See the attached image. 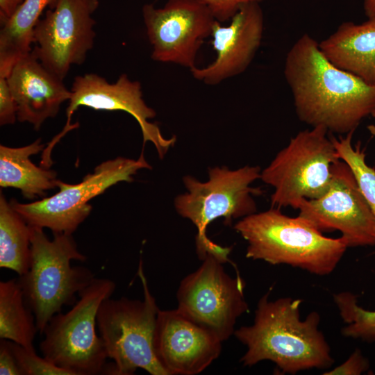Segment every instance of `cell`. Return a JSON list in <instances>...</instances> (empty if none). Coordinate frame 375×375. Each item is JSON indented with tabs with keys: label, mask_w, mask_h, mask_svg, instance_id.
Masks as SVG:
<instances>
[{
	"label": "cell",
	"mask_w": 375,
	"mask_h": 375,
	"mask_svg": "<svg viewBox=\"0 0 375 375\" xmlns=\"http://www.w3.org/2000/svg\"><path fill=\"white\" fill-rule=\"evenodd\" d=\"M284 75L298 118L312 127L344 135L375 110V85L333 65L308 34L288 52Z\"/></svg>",
	"instance_id": "cell-1"
},
{
	"label": "cell",
	"mask_w": 375,
	"mask_h": 375,
	"mask_svg": "<svg viewBox=\"0 0 375 375\" xmlns=\"http://www.w3.org/2000/svg\"><path fill=\"white\" fill-rule=\"evenodd\" d=\"M269 296L267 292L259 299L253 323L233 333L247 348L240 359L243 366L268 360L289 374L331 367L334 359L319 329V313L312 311L301 319V299L283 297L270 301Z\"/></svg>",
	"instance_id": "cell-2"
},
{
	"label": "cell",
	"mask_w": 375,
	"mask_h": 375,
	"mask_svg": "<svg viewBox=\"0 0 375 375\" xmlns=\"http://www.w3.org/2000/svg\"><path fill=\"white\" fill-rule=\"evenodd\" d=\"M233 228L247 242V258L317 276L333 272L348 248L342 238H328L301 217L287 216L276 207L242 218Z\"/></svg>",
	"instance_id": "cell-3"
},
{
	"label": "cell",
	"mask_w": 375,
	"mask_h": 375,
	"mask_svg": "<svg viewBox=\"0 0 375 375\" xmlns=\"http://www.w3.org/2000/svg\"><path fill=\"white\" fill-rule=\"evenodd\" d=\"M30 226V266L17 279L42 335L51 318L61 312L63 306H73L79 292L95 276L85 267L71 265L73 260L84 262L87 259L78 250L72 234L53 233L51 240L42 228Z\"/></svg>",
	"instance_id": "cell-4"
},
{
	"label": "cell",
	"mask_w": 375,
	"mask_h": 375,
	"mask_svg": "<svg viewBox=\"0 0 375 375\" xmlns=\"http://www.w3.org/2000/svg\"><path fill=\"white\" fill-rule=\"evenodd\" d=\"M260 172L258 166L246 165L235 170L223 166L209 168L205 182L191 176L183 177L187 192L176 197L174 206L177 212L197 229L196 251L200 260L212 256L222 263L231 262L228 256L231 248L212 242L206 230L219 217L224 218L225 225L231 226L234 219L256 212L253 196L262 192L251 184L260 178Z\"/></svg>",
	"instance_id": "cell-5"
},
{
	"label": "cell",
	"mask_w": 375,
	"mask_h": 375,
	"mask_svg": "<svg viewBox=\"0 0 375 375\" xmlns=\"http://www.w3.org/2000/svg\"><path fill=\"white\" fill-rule=\"evenodd\" d=\"M115 288L112 280L95 277L79 292L69 310L54 315L39 345L42 356L72 375L106 374L108 357L96 331L97 315L101 302L111 297Z\"/></svg>",
	"instance_id": "cell-6"
},
{
	"label": "cell",
	"mask_w": 375,
	"mask_h": 375,
	"mask_svg": "<svg viewBox=\"0 0 375 375\" xmlns=\"http://www.w3.org/2000/svg\"><path fill=\"white\" fill-rule=\"evenodd\" d=\"M138 275L144 299L108 297L100 304L97 328L108 358L114 360L110 374L131 375L142 369L151 375H168L153 348V336L159 308L144 273L142 261Z\"/></svg>",
	"instance_id": "cell-7"
},
{
	"label": "cell",
	"mask_w": 375,
	"mask_h": 375,
	"mask_svg": "<svg viewBox=\"0 0 375 375\" xmlns=\"http://www.w3.org/2000/svg\"><path fill=\"white\" fill-rule=\"evenodd\" d=\"M328 131L323 126L299 132L260 172L274 188L271 203L297 209L303 199H315L328 190L333 165L340 157Z\"/></svg>",
	"instance_id": "cell-8"
},
{
	"label": "cell",
	"mask_w": 375,
	"mask_h": 375,
	"mask_svg": "<svg viewBox=\"0 0 375 375\" xmlns=\"http://www.w3.org/2000/svg\"><path fill=\"white\" fill-rule=\"evenodd\" d=\"M144 154L138 159L117 157L97 165L76 184L57 181L55 194L29 203L10 201L13 209L30 226L49 228L53 233L72 234L92 211L89 201L117 183L132 182L141 169H151Z\"/></svg>",
	"instance_id": "cell-9"
},
{
	"label": "cell",
	"mask_w": 375,
	"mask_h": 375,
	"mask_svg": "<svg viewBox=\"0 0 375 375\" xmlns=\"http://www.w3.org/2000/svg\"><path fill=\"white\" fill-rule=\"evenodd\" d=\"M222 264L207 256L181 281L176 298L181 313L224 342L234 333L237 319L249 311V306L244 281L239 274L231 277Z\"/></svg>",
	"instance_id": "cell-10"
},
{
	"label": "cell",
	"mask_w": 375,
	"mask_h": 375,
	"mask_svg": "<svg viewBox=\"0 0 375 375\" xmlns=\"http://www.w3.org/2000/svg\"><path fill=\"white\" fill-rule=\"evenodd\" d=\"M297 210L322 233L339 231L348 247L375 245V217L353 171L341 159L333 165L326 192L302 200Z\"/></svg>",
	"instance_id": "cell-11"
},
{
	"label": "cell",
	"mask_w": 375,
	"mask_h": 375,
	"mask_svg": "<svg viewBox=\"0 0 375 375\" xmlns=\"http://www.w3.org/2000/svg\"><path fill=\"white\" fill-rule=\"evenodd\" d=\"M98 0H57L33 31L31 53L49 72L63 80L72 65H82L94 45Z\"/></svg>",
	"instance_id": "cell-12"
},
{
	"label": "cell",
	"mask_w": 375,
	"mask_h": 375,
	"mask_svg": "<svg viewBox=\"0 0 375 375\" xmlns=\"http://www.w3.org/2000/svg\"><path fill=\"white\" fill-rule=\"evenodd\" d=\"M142 12L151 58L190 70L195 67L197 53L216 21L208 7L199 0H168L160 8L145 4Z\"/></svg>",
	"instance_id": "cell-13"
},
{
	"label": "cell",
	"mask_w": 375,
	"mask_h": 375,
	"mask_svg": "<svg viewBox=\"0 0 375 375\" xmlns=\"http://www.w3.org/2000/svg\"><path fill=\"white\" fill-rule=\"evenodd\" d=\"M71 92L67 122L60 131L64 136L78 127V123L71 124L73 113L78 107L86 106L96 110H120L132 115L140 127L144 144L151 142L161 159L176 142L175 137L165 138L159 127L149 121L156 112L144 101L140 83L131 81L126 74H121L114 83L94 73L76 76Z\"/></svg>",
	"instance_id": "cell-14"
},
{
	"label": "cell",
	"mask_w": 375,
	"mask_h": 375,
	"mask_svg": "<svg viewBox=\"0 0 375 375\" xmlns=\"http://www.w3.org/2000/svg\"><path fill=\"white\" fill-rule=\"evenodd\" d=\"M222 341L177 308L159 310L153 336L156 356L168 375H195L220 355Z\"/></svg>",
	"instance_id": "cell-15"
},
{
	"label": "cell",
	"mask_w": 375,
	"mask_h": 375,
	"mask_svg": "<svg viewBox=\"0 0 375 375\" xmlns=\"http://www.w3.org/2000/svg\"><path fill=\"white\" fill-rule=\"evenodd\" d=\"M228 25L215 21L211 44L216 58L208 65L190 69L192 76L208 85L243 73L261 44L264 30L262 10L257 2L244 4Z\"/></svg>",
	"instance_id": "cell-16"
},
{
	"label": "cell",
	"mask_w": 375,
	"mask_h": 375,
	"mask_svg": "<svg viewBox=\"0 0 375 375\" xmlns=\"http://www.w3.org/2000/svg\"><path fill=\"white\" fill-rule=\"evenodd\" d=\"M17 107V120L40 129L58 113L60 106L72 96L60 79L31 53L20 59L7 78Z\"/></svg>",
	"instance_id": "cell-17"
},
{
	"label": "cell",
	"mask_w": 375,
	"mask_h": 375,
	"mask_svg": "<svg viewBox=\"0 0 375 375\" xmlns=\"http://www.w3.org/2000/svg\"><path fill=\"white\" fill-rule=\"evenodd\" d=\"M319 47L333 65L375 85V17L341 24Z\"/></svg>",
	"instance_id": "cell-18"
},
{
	"label": "cell",
	"mask_w": 375,
	"mask_h": 375,
	"mask_svg": "<svg viewBox=\"0 0 375 375\" xmlns=\"http://www.w3.org/2000/svg\"><path fill=\"white\" fill-rule=\"evenodd\" d=\"M44 149L41 138L21 147L1 144L0 186L18 189L29 199L44 197L46 191L56 188V172L37 166L30 158Z\"/></svg>",
	"instance_id": "cell-19"
},
{
	"label": "cell",
	"mask_w": 375,
	"mask_h": 375,
	"mask_svg": "<svg viewBox=\"0 0 375 375\" xmlns=\"http://www.w3.org/2000/svg\"><path fill=\"white\" fill-rule=\"evenodd\" d=\"M57 0H24L0 32V77L8 78L16 63L32 51L34 28L43 10Z\"/></svg>",
	"instance_id": "cell-20"
},
{
	"label": "cell",
	"mask_w": 375,
	"mask_h": 375,
	"mask_svg": "<svg viewBox=\"0 0 375 375\" xmlns=\"http://www.w3.org/2000/svg\"><path fill=\"white\" fill-rule=\"evenodd\" d=\"M39 332L35 315L26 305L17 278L0 282V338L34 349Z\"/></svg>",
	"instance_id": "cell-21"
},
{
	"label": "cell",
	"mask_w": 375,
	"mask_h": 375,
	"mask_svg": "<svg viewBox=\"0 0 375 375\" xmlns=\"http://www.w3.org/2000/svg\"><path fill=\"white\" fill-rule=\"evenodd\" d=\"M31 260V226L0 194V267L19 276L26 274Z\"/></svg>",
	"instance_id": "cell-22"
},
{
	"label": "cell",
	"mask_w": 375,
	"mask_h": 375,
	"mask_svg": "<svg viewBox=\"0 0 375 375\" xmlns=\"http://www.w3.org/2000/svg\"><path fill=\"white\" fill-rule=\"evenodd\" d=\"M353 132L338 138L331 135V140L341 160L353 171L360 190L375 217V169L365 161L366 153L360 142L353 146Z\"/></svg>",
	"instance_id": "cell-23"
},
{
	"label": "cell",
	"mask_w": 375,
	"mask_h": 375,
	"mask_svg": "<svg viewBox=\"0 0 375 375\" xmlns=\"http://www.w3.org/2000/svg\"><path fill=\"white\" fill-rule=\"evenodd\" d=\"M333 301L346 325L342 334L375 344V310H365L358 304L356 294L341 292L333 295Z\"/></svg>",
	"instance_id": "cell-24"
},
{
	"label": "cell",
	"mask_w": 375,
	"mask_h": 375,
	"mask_svg": "<svg viewBox=\"0 0 375 375\" xmlns=\"http://www.w3.org/2000/svg\"><path fill=\"white\" fill-rule=\"evenodd\" d=\"M10 344L22 375H72L44 356H38L35 349L26 348L10 340Z\"/></svg>",
	"instance_id": "cell-25"
},
{
	"label": "cell",
	"mask_w": 375,
	"mask_h": 375,
	"mask_svg": "<svg viewBox=\"0 0 375 375\" xmlns=\"http://www.w3.org/2000/svg\"><path fill=\"white\" fill-rule=\"evenodd\" d=\"M212 12L216 20L223 23L230 20L244 4L263 0H199Z\"/></svg>",
	"instance_id": "cell-26"
},
{
	"label": "cell",
	"mask_w": 375,
	"mask_h": 375,
	"mask_svg": "<svg viewBox=\"0 0 375 375\" xmlns=\"http://www.w3.org/2000/svg\"><path fill=\"white\" fill-rule=\"evenodd\" d=\"M17 119V107L6 78L0 77V124H13Z\"/></svg>",
	"instance_id": "cell-27"
},
{
	"label": "cell",
	"mask_w": 375,
	"mask_h": 375,
	"mask_svg": "<svg viewBox=\"0 0 375 375\" xmlns=\"http://www.w3.org/2000/svg\"><path fill=\"white\" fill-rule=\"evenodd\" d=\"M369 368V362L360 350H355L343 363L324 373L326 375H359Z\"/></svg>",
	"instance_id": "cell-28"
},
{
	"label": "cell",
	"mask_w": 375,
	"mask_h": 375,
	"mask_svg": "<svg viewBox=\"0 0 375 375\" xmlns=\"http://www.w3.org/2000/svg\"><path fill=\"white\" fill-rule=\"evenodd\" d=\"M0 374L22 375L12 351L10 340L0 341Z\"/></svg>",
	"instance_id": "cell-29"
},
{
	"label": "cell",
	"mask_w": 375,
	"mask_h": 375,
	"mask_svg": "<svg viewBox=\"0 0 375 375\" xmlns=\"http://www.w3.org/2000/svg\"><path fill=\"white\" fill-rule=\"evenodd\" d=\"M24 0H0V23L3 26Z\"/></svg>",
	"instance_id": "cell-30"
},
{
	"label": "cell",
	"mask_w": 375,
	"mask_h": 375,
	"mask_svg": "<svg viewBox=\"0 0 375 375\" xmlns=\"http://www.w3.org/2000/svg\"><path fill=\"white\" fill-rule=\"evenodd\" d=\"M363 7L367 18L375 17V0H364Z\"/></svg>",
	"instance_id": "cell-31"
},
{
	"label": "cell",
	"mask_w": 375,
	"mask_h": 375,
	"mask_svg": "<svg viewBox=\"0 0 375 375\" xmlns=\"http://www.w3.org/2000/svg\"><path fill=\"white\" fill-rule=\"evenodd\" d=\"M367 129L370 134L375 138V126L373 124H370L367 126Z\"/></svg>",
	"instance_id": "cell-32"
},
{
	"label": "cell",
	"mask_w": 375,
	"mask_h": 375,
	"mask_svg": "<svg viewBox=\"0 0 375 375\" xmlns=\"http://www.w3.org/2000/svg\"><path fill=\"white\" fill-rule=\"evenodd\" d=\"M371 115L375 118V110L373 111Z\"/></svg>",
	"instance_id": "cell-33"
}]
</instances>
